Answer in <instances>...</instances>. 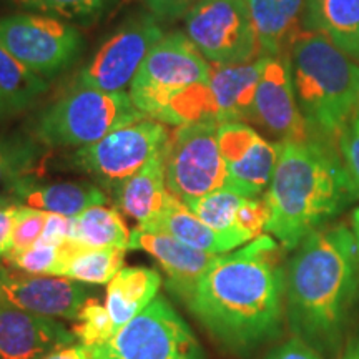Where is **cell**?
<instances>
[{
    "mask_svg": "<svg viewBox=\"0 0 359 359\" xmlns=\"http://www.w3.org/2000/svg\"><path fill=\"white\" fill-rule=\"evenodd\" d=\"M72 228H74V218L62 217V215H48L47 223H45L43 235L39 241L52 245H62L67 240H72Z\"/></svg>",
    "mask_w": 359,
    "mask_h": 359,
    "instance_id": "37",
    "label": "cell"
},
{
    "mask_svg": "<svg viewBox=\"0 0 359 359\" xmlns=\"http://www.w3.org/2000/svg\"><path fill=\"white\" fill-rule=\"evenodd\" d=\"M218 123L175 127L165 147V182L175 198L188 206L226 183V167L218 147Z\"/></svg>",
    "mask_w": 359,
    "mask_h": 359,
    "instance_id": "8",
    "label": "cell"
},
{
    "mask_svg": "<svg viewBox=\"0 0 359 359\" xmlns=\"http://www.w3.org/2000/svg\"><path fill=\"white\" fill-rule=\"evenodd\" d=\"M200 0H145V6L155 19L175 20L187 15Z\"/></svg>",
    "mask_w": 359,
    "mask_h": 359,
    "instance_id": "36",
    "label": "cell"
},
{
    "mask_svg": "<svg viewBox=\"0 0 359 359\" xmlns=\"http://www.w3.org/2000/svg\"><path fill=\"white\" fill-rule=\"evenodd\" d=\"M285 293L280 243L262 235L235 253L219 255L185 303L222 346L250 354L280 334Z\"/></svg>",
    "mask_w": 359,
    "mask_h": 359,
    "instance_id": "1",
    "label": "cell"
},
{
    "mask_svg": "<svg viewBox=\"0 0 359 359\" xmlns=\"http://www.w3.org/2000/svg\"><path fill=\"white\" fill-rule=\"evenodd\" d=\"M128 250H143L151 255L168 275V288L187 302L200 278L217 262L219 255L206 253L163 233H147L135 228Z\"/></svg>",
    "mask_w": 359,
    "mask_h": 359,
    "instance_id": "17",
    "label": "cell"
},
{
    "mask_svg": "<svg viewBox=\"0 0 359 359\" xmlns=\"http://www.w3.org/2000/svg\"><path fill=\"white\" fill-rule=\"evenodd\" d=\"M48 82L0 45V103L6 115L19 114L47 92Z\"/></svg>",
    "mask_w": 359,
    "mask_h": 359,
    "instance_id": "25",
    "label": "cell"
},
{
    "mask_svg": "<svg viewBox=\"0 0 359 359\" xmlns=\"http://www.w3.org/2000/svg\"><path fill=\"white\" fill-rule=\"evenodd\" d=\"M39 142L24 137H0V191H15L39 163ZM2 195V193H0ZM6 196V195H2Z\"/></svg>",
    "mask_w": 359,
    "mask_h": 359,
    "instance_id": "27",
    "label": "cell"
},
{
    "mask_svg": "<svg viewBox=\"0 0 359 359\" xmlns=\"http://www.w3.org/2000/svg\"><path fill=\"white\" fill-rule=\"evenodd\" d=\"M125 248L110 246V248H85L82 246L69 266L64 278L69 280L90 283V285H105L110 283L120 271L125 262Z\"/></svg>",
    "mask_w": 359,
    "mask_h": 359,
    "instance_id": "28",
    "label": "cell"
},
{
    "mask_svg": "<svg viewBox=\"0 0 359 359\" xmlns=\"http://www.w3.org/2000/svg\"><path fill=\"white\" fill-rule=\"evenodd\" d=\"M60 245L37 241L34 246L24 251L8 253L4 259L11 263L12 268L30 273V275L57 276L58 266H60Z\"/></svg>",
    "mask_w": 359,
    "mask_h": 359,
    "instance_id": "31",
    "label": "cell"
},
{
    "mask_svg": "<svg viewBox=\"0 0 359 359\" xmlns=\"http://www.w3.org/2000/svg\"><path fill=\"white\" fill-rule=\"evenodd\" d=\"M359 191L333 143L309 138L280 142V155L264 195L266 231L285 250H296L356 200Z\"/></svg>",
    "mask_w": 359,
    "mask_h": 359,
    "instance_id": "3",
    "label": "cell"
},
{
    "mask_svg": "<svg viewBox=\"0 0 359 359\" xmlns=\"http://www.w3.org/2000/svg\"><path fill=\"white\" fill-rule=\"evenodd\" d=\"M2 116H6V111H4V107H2V103H0V118H2Z\"/></svg>",
    "mask_w": 359,
    "mask_h": 359,
    "instance_id": "44",
    "label": "cell"
},
{
    "mask_svg": "<svg viewBox=\"0 0 359 359\" xmlns=\"http://www.w3.org/2000/svg\"><path fill=\"white\" fill-rule=\"evenodd\" d=\"M48 215L50 213L43 212V210H37L32 208V206L19 203V206H17L15 223H13L11 251L8 253L24 251L37 243L43 235Z\"/></svg>",
    "mask_w": 359,
    "mask_h": 359,
    "instance_id": "32",
    "label": "cell"
},
{
    "mask_svg": "<svg viewBox=\"0 0 359 359\" xmlns=\"http://www.w3.org/2000/svg\"><path fill=\"white\" fill-rule=\"evenodd\" d=\"M218 147L226 167L224 188L245 198H258L268 190L280 142H268L243 122H226L218 127Z\"/></svg>",
    "mask_w": 359,
    "mask_h": 359,
    "instance_id": "13",
    "label": "cell"
},
{
    "mask_svg": "<svg viewBox=\"0 0 359 359\" xmlns=\"http://www.w3.org/2000/svg\"><path fill=\"white\" fill-rule=\"evenodd\" d=\"M185 30L210 64H248L262 57L246 0H200L185 15Z\"/></svg>",
    "mask_w": 359,
    "mask_h": 359,
    "instance_id": "9",
    "label": "cell"
},
{
    "mask_svg": "<svg viewBox=\"0 0 359 359\" xmlns=\"http://www.w3.org/2000/svg\"><path fill=\"white\" fill-rule=\"evenodd\" d=\"M17 206L19 203H13L11 200L0 205V258H6L11 251Z\"/></svg>",
    "mask_w": 359,
    "mask_h": 359,
    "instance_id": "39",
    "label": "cell"
},
{
    "mask_svg": "<svg viewBox=\"0 0 359 359\" xmlns=\"http://www.w3.org/2000/svg\"><path fill=\"white\" fill-rule=\"evenodd\" d=\"M343 359H359V339L349 344Z\"/></svg>",
    "mask_w": 359,
    "mask_h": 359,
    "instance_id": "42",
    "label": "cell"
},
{
    "mask_svg": "<svg viewBox=\"0 0 359 359\" xmlns=\"http://www.w3.org/2000/svg\"><path fill=\"white\" fill-rule=\"evenodd\" d=\"M358 246L346 224H325L296 248L286 266V320L294 338L334 353L358 296Z\"/></svg>",
    "mask_w": 359,
    "mask_h": 359,
    "instance_id": "2",
    "label": "cell"
},
{
    "mask_svg": "<svg viewBox=\"0 0 359 359\" xmlns=\"http://www.w3.org/2000/svg\"><path fill=\"white\" fill-rule=\"evenodd\" d=\"M0 45L40 77L64 72L82 50V35L67 22L42 13L0 19Z\"/></svg>",
    "mask_w": 359,
    "mask_h": 359,
    "instance_id": "10",
    "label": "cell"
},
{
    "mask_svg": "<svg viewBox=\"0 0 359 359\" xmlns=\"http://www.w3.org/2000/svg\"><path fill=\"white\" fill-rule=\"evenodd\" d=\"M114 195L118 208L137 222V228L150 223L161 212L168 195L165 182V148L125 180Z\"/></svg>",
    "mask_w": 359,
    "mask_h": 359,
    "instance_id": "22",
    "label": "cell"
},
{
    "mask_svg": "<svg viewBox=\"0 0 359 359\" xmlns=\"http://www.w3.org/2000/svg\"><path fill=\"white\" fill-rule=\"evenodd\" d=\"M39 359H95V358L92 356L90 348L83 346L82 343H74V344H69V346L53 349V351L43 354V356Z\"/></svg>",
    "mask_w": 359,
    "mask_h": 359,
    "instance_id": "40",
    "label": "cell"
},
{
    "mask_svg": "<svg viewBox=\"0 0 359 359\" xmlns=\"http://www.w3.org/2000/svg\"><path fill=\"white\" fill-rule=\"evenodd\" d=\"M351 230L353 235L356 238V246H358V259H359V208H356L353 212L351 217Z\"/></svg>",
    "mask_w": 359,
    "mask_h": 359,
    "instance_id": "41",
    "label": "cell"
},
{
    "mask_svg": "<svg viewBox=\"0 0 359 359\" xmlns=\"http://www.w3.org/2000/svg\"><path fill=\"white\" fill-rule=\"evenodd\" d=\"M266 58V55H263L248 64L235 65L212 64L206 85H208L219 125L251 120L255 93H257Z\"/></svg>",
    "mask_w": 359,
    "mask_h": 359,
    "instance_id": "18",
    "label": "cell"
},
{
    "mask_svg": "<svg viewBox=\"0 0 359 359\" xmlns=\"http://www.w3.org/2000/svg\"><path fill=\"white\" fill-rule=\"evenodd\" d=\"M160 286V273L151 268H122L111 278L107 288L105 306L116 331L154 302L158 296Z\"/></svg>",
    "mask_w": 359,
    "mask_h": 359,
    "instance_id": "24",
    "label": "cell"
},
{
    "mask_svg": "<svg viewBox=\"0 0 359 359\" xmlns=\"http://www.w3.org/2000/svg\"><path fill=\"white\" fill-rule=\"evenodd\" d=\"M268 219L269 210L264 200L246 198L236 213L235 228L245 236L246 241H251L262 236L263 230H266Z\"/></svg>",
    "mask_w": 359,
    "mask_h": 359,
    "instance_id": "34",
    "label": "cell"
},
{
    "mask_svg": "<svg viewBox=\"0 0 359 359\" xmlns=\"http://www.w3.org/2000/svg\"><path fill=\"white\" fill-rule=\"evenodd\" d=\"M210 69L212 64L187 34H167L148 52L130 85L128 95L143 115L158 120L178 93L208 80Z\"/></svg>",
    "mask_w": 359,
    "mask_h": 359,
    "instance_id": "6",
    "label": "cell"
},
{
    "mask_svg": "<svg viewBox=\"0 0 359 359\" xmlns=\"http://www.w3.org/2000/svg\"><path fill=\"white\" fill-rule=\"evenodd\" d=\"M288 58L296 102L313 138L339 140L359 110V64L308 30L296 37Z\"/></svg>",
    "mask_w": 359,
    "mask_h": 359,
    "instance_id": "4",
    "label": "cell"
},
{
    "mask_svg": "<svg viewBox=\"0 0 359 359\" xmlns=\"http://www.w3.org/2000/svg\"><path fill=\"white\" fill-rule=\"evenodd\" d=\"M358 114H359V110H358Z\"/></svg>",
    "mask_w": 359,
    "mask_h": 359,
    "instance_id": "45",
    "label": "cell"
},
{
    "mask_svg": "<svg viewBox=\"0 0 359 359\" xmlns=\"http://www.w3.org/2000/svg\"><path fill=\"white\" fill-rule=\"evenodd\" d=\"M75 339L55 318L0 306V359H39Z\"/></svg>",
    "mask_w": 359,
    "mask_h": 359,
    "instance_id": "16",
    "label": "cell"
},
{
    "mask_svg": "<svg viewBox=\"0 0 359 359\" xmlns=\"http://www.w3.org/2000/svg\"><path fill=\"white\" fill-rule=\"evenodd\" d=\"M278 142H304L313 138L296 102L288 55L268 57L255 93L253 115Z\"/></svg>",
    "mask_w": 359,
    "mask_h": 359,
    "instance_id": "15",
    "label": "cell"
},
{
    "mask_svg": "<svg viewBox=\"0 0 359 359\" xmlns=\"http://www.w3.org/2000/svg\"><path fill=\"white\" fill-rule=\"evenodd\" d=\"M77 321V325L72 327V333L83 346L90 349L109 343L116 333L109 309L95 298H88L85 302Z\"/></svg>",
    "mask_w": 359,
    "mask_h": 359,
    "instance_id": "30",
    "label": "cell"
},
{
    "mask_svg": "<svg viewBox=\"0 0 359 359\" xmlns=\"http://www.w3.org/2000/svg\"><path fill=\"white\" fill-rule=\"evenodd\" d=\"M168 135L165 123L145 116L115 130L93 145L79 148L70 156V161L74 167L92 175L102 185L115 191L125 180L163 150Z\"/></svg>",
    "mask_w": 359,
    "mask_h": 359,
    "instance_id": "11",
    "label": "cell"
},
{
    "mask_svg": "<svg viewBox=\"0 0 359 359\" xmlns=\"http://www.w3.org/2000/svg\"><path fill=\"white\" fill-rule=\"evenodd\" d=\"M145 118L128 93L77 85L39 116L35 140L45 147H88L115 130Z\"/></svg>",
    "mask_w": 359,
    "mask_h": 359,
    "instance_id": "5",
    "label": "cell"
},
{
    "mask_svg": "<svg viewBox=\"0 0 359 359\" xmlns=\"http://www.w3.org/2000/svg\"><path fill=\"white\" fill-rule=\"evenodd\" d=\"M138 230L147 233H163V235H170L193 246V248L215 255L228 253V251L243 245L238 238L223 235V233L210 228L195 213H191L182 201L175 198L170 191L161 212L150 223Z\"/></svg>",
    "mask_w": 359,
    "mask_h": 359,
    "instance_id": "19",
    "label": "cell"
},
{
    "mask_svg": "<svg viewBox=\"0 0 359 359\" xmlns=\"http://www.w3.org/2000/svg\"><path fill=\"white\" fill-rule=\"evenodd\" d=\"M90 351L95 359H205L190 326L163 296Z\"/></svg>",
    "mask_w": 359,
    "mask_h": 359,
    "instance_id": "7",
    "label": "cell"
},
{
    "mask_svg": "<svg viewBox=\"0 0 359 359\" xmlns=\"http://www.w3.org/2000/svg\"><path fill=\"white\" fill-rule=\"evenodd\" d=\"M17 4L35 11L50 12L67 19H80L97 13L107 0H15Z\"/></svg>",
    "mask_w": 359,
    "mask_h": 359,
    "instance_id": "33",
    "label": "cell"
},
{
    "mask_svg": "<svg viewBox=\"0 0 359 359\" xmlns=\"http://www.w3.org/2000/svg\"><path fill=\"white\" fill-rule=\"evenodd\" d=\"M6 201H8V196H2V195H0V205L6 203Z\"/></svg>",
    "mask_w": 359,
    "mask_h": 359,
    "instance_id": "43",
    "label": "cell"
},
{
    "mask_svg": "<svg viewBox=\"0 0 359 359\" xmlns=\"http://www.w3.org/2000/svg\"><path fill=\"white\" fill-rule=\"evenodd\" d=\"M266 359H323L320 351L309 346L299 338H291L281 346L273 349Z\"/></svg>",
    "mask_w": 359,
    "mask_h": 359,
    "instance_id": "38",
    "label": "cell"
},
{
    "mask_svg": "<svg viewBox=\"0 0 359 359\" xmlns=\"http://www.w3.org/2000/svg\"><path fill=\"white\" fill-rule=\"evenodd\" d=\"M302 25L359 62V0H304Z\"/></svg>",
    "mask_w": 359,
    "mask_h": 359,
    "instance_id": "21",
    "label": "cell"
},
{
    "mask_svg": "<svg viewBox=\"0 0 359 359\" xmlns=\"http://www.w3.org/2000/svg\"><path fill=\"white\" fill-rule=\"evenodd\" d=\"M87 299V290L69 278L0 268V306L47 318L77 320Z\"/></svg>",
    "mask_w": 359,
    "mask_h": 359,
    "instance_id": "14",
    "label": "cell"
},
{
    "mask_svg": "<svg viewBox=\"0 0 359 359\" xmlns=\"http://www.w3.org/2000/svg\"><path fill=\"white\" fill-rule=\"evenodd\" d=\"M262 55H288L291 45L302 34L304 0H246Z\"/></svg>",
    "mask_w": 359,
    "mask_h": 359,
    "instance_id": "20",
    "label": "cell"
},
{
    "mask_svg": "<svg viewBox=\"0 0 359 359\" xmlns=\"http://www.w3.org/2000/svg\"><path fill=\"white\" fill-rule=\"evenodd\" d=\"M13 195L22 203L47 213L75 218L85 210L97 205H107L109 196L97 185L88 182H58L48 185H34L25 180L15 188Z\"/></svg>",
    "mask_w": 359,
    "mask_h": 359,
    "instance_id": "23",
    "label": "cell"
},
{
    "mask_svg": "<svg viewBox=\"0 0 359 359\" xmlns=\"http://www.w3.org/2000/svg\"><path fill=\"white\" fill-rule=\"evenodd\" d=\"M245 196L238 195L236 191L230 188H219L217 191L208 193V195L201 196L200 200L193 201L187 208L191 213H195L201 222L213 228L215 231L223 233V235L235 236L241 243H248L241 233L236 231L235 219L240 206L243 205Z\"/></svg>",
    "mask_w": 359,
    "mask_h": 359,
    "instance_id": "29",
    "label": "cell"
},
{
    "mask_svg": "<svg viewBox=\"0 0 359 359\" xmlns=\"http://www.w3.org/2000/svg\"><path fill=\"white\" fill-rule=\"evenodd\" d=\"M338 143L344 167L359 191V114L354 115L346 128L341 132Z\"/></svg>",
    "mask_w": 359,
    "mask_h": 359,
    "instance_id": "35",
    "label": "cell"
},
{
    "mask_svg": "<svg viewBox=\"0 0 359 359\" xmlns=\"http://www.w3.org/2000/svg\"><path fill=\"white\" fill-rule=\"evenodd\" d=\"M130 236L122 215L116 208L105 205H97L85 210L74 218L72 240L77 241L85 248H118L128 250Z\"/></svg>",
    "mask_w": 359,
    "mask_h": 359,
    "instance_id": "26",
    "label": "cell"
},
{
    "mask_svg": "<svg viewBox=\"0 0 359 359\" xmlns=\"http://www.w3.org/2000/svg\"><path fill=\"white\" fill-rule=\"evenodd\" d=\"M163 37L154 15H143L120 27L90 58L79 74L77 85L122 93L130 87L135 75L151 47Z\"/></svg>",
    "mask_w": 359,
    "mask_h": 359,
    "instance_id": "12",
    "label": "cell"
}]
</instances>
